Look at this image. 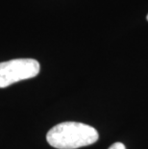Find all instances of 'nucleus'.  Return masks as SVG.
Masks as SVG:
<instances>
[{"mask_svg": "<svg viewBox=\"0 0 148 149\" xmlns=\"http://www.w3.org/2000/svg\"><path fill=\"white\" fill-rule=\"evenodd\" d=\"M96 129L81 122L67 121L55 125L46 134V141L57 149H77L96 142Z\"/></svg>", "mask_w": 148, "mask_h": 149, "instance_id": "1", "label": "nucleus"}, {"mask_svg": "<svg viewBox=\"0 0 148 149\" xmlns=\"http://www.w3.org/2000/svg\"><path fill=\"white\" fill-rule=\"evenodd\" d=\"M40 69V63L35 59H14L0 63V88L36 77Z\"/></svg>", "mask_w": 148, "mask_h": 149, "instance_id": "2", "label": "nucleus"}, {"mask_svg": "<svg viewBox=\"0 0 148 149\" xmlns=\"http://www.w3.org/2000/svg\"><path fill=\"white\" fill-rule=\"evenodd\" d=\"M108 149H126L124 144L121 143V142H115V143L112 144Z\"/></svg>", "mask_w": 148, "mask_h": 149, "instance_id": "3", "label": "nucleus"}, {"mask_svg": "<svg viewBox=\"0 0 148 149\" xmlns=\"http://www.w3.org/2000/svg\"><path fill=\"white\" fill-rule=\"evenodd\" d=\"M146 18H147V20H148V15H147V17H146Z\"/></svg>", "mask_w": 148, "mask_h": 149, "instance_id": "4", "label": "nucleus"}]
</instances>
